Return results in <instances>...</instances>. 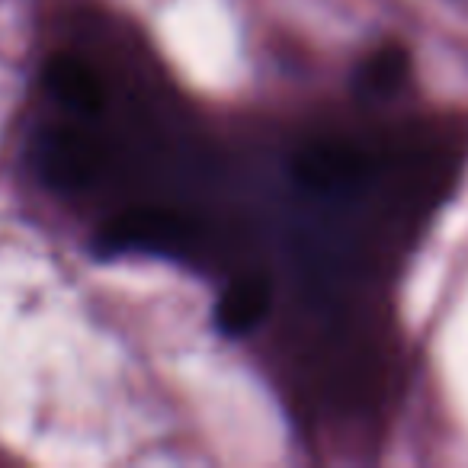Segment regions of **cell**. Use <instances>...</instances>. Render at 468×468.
Listing matches in <instances>:
<instances>
[{
  "instance_id": "cell-3",
  "label": "cell",
  "mask_w": 468,
  "mask_h": 468,
  "mask_svg": "<svg viewBox=\"0 0 468 468\" xmlns=\"http://www.w3.org/2000/svg\"><path fill=\"white\" fill-rule=\"evenodd\" d=\"M292 176L308 189H344L356 186L372 174V154L353 142L340 138H318V142L302 144L289 164Z\"/></svg>"
},
{
  "instance_id": "cell-2",
  "label": "cell",
  "mask_w": 468,
  "mask_h": 468,
  "mask_svg": "<svg viewBox=\"0 0 468 468\" xmlns=\"http://www.w3.org/2000/svg\"><path fill=\"white\" fill-rule=\"evenodd\" d=\"M189 241V221L174 208L138 206L110 218L97 234L103 254H176Z\"/></svg>"
},
{
  "instance_id": "cell-6",
  "label": "cell",
  "mask_w": 468,
  "mask_h": 468,
  "mask_svg": "<svg viewBox=\"0 0 468 468\" xmlns=\"http://www.w3.org/2000/svg\"><path fill=\"white\" fill-rule=\"evenodd\" d=\"M410 71V55L401 46L388 42V46L376 48L369 58L359 65L356 71V87L366 97H388L398 87L408 80Z\"/></svg>"
},
{
  "instance_id": "cell-4",
  "label": "cell",
  "mask_w": 468,
  "mask_h": 468,
  "mask_svg": "<svg viewBox=\"0 0 468 468\" xmlns=\"http://www.w3.org/2000/svg\"><path fill=\"white\" fill-rule=\"evenodd\" d=\"M270 302H273V289H270L267 276L248 273L241 280L228 282V289L218 295L215 324L225 337H244L254 327H261V321L270 312Z\"/></svg>"
},
{
  "instance_id": "cell-5",
  "label": "cell",
  "mask_w": 468,
  "mask_h": 468,
  "mask_svg": "<svg viewBox=\"0 0 468 468\" xmlns=\"http://www.w3.org/2000/svg\"><path fill=\"white\" fill-rule=\"evenodd\" d=\"M42 80H46V90L61 106H68L71 112H80V116H97L106 103L97 71L87 61L74 58V55H55L46 65V71H42Z\"/></svg>"
},
{
  "instance_id": "cell-1",
  "label": "cell",
  "mask_w": 468,
  "mask_h": 468,
  "mask_svg": "<svg viewBox=\"0 0 468 468\" xmlns=\"http://www.w3.org/2000/svg\"><path fill=\"white\" fill-rule=\"evenodd\" d=\"M33 167L52 189L74 193L97 183L106 167V148L80 125H48L33 142Z\"/></svg>"
}]
</instances>
